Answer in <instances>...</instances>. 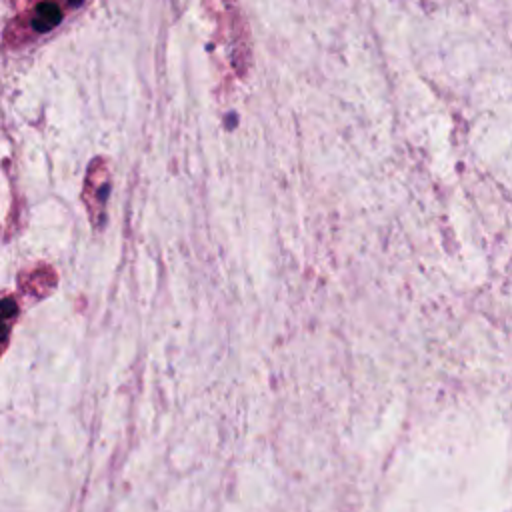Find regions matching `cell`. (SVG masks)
Returning a JSON list of instances; mask_svg holds the SVG:
<instances>
[{"label":"cell","instance_id":"obj_1","mask_svg":"<svg viewBox=\"0 0 512 512\" xmlns=\"http://www.w3.org/2000/svg\"><path fill=\"white\" fill-rule=\"evenodd\" d=\"M60 20H62V10L54 2H42L36 6L32 28L36 32H50L60 24Z\"/></svg>","mask_w":512,"mask_h":512},{"label":"cell","instance_id":"obj_2","mask_svg":"<svg viewBox=\"0 0 512 512\" xmlns=\"http://www.w3.org/2000/svg\"><path fill=\"white\" fill-rule=\"evenodd\" d=\"M4 338H6V328H4V324L0 322V346H2V342H4Z\"/></svg>","mask_w":512,"mask_h":512}]
</instances>
